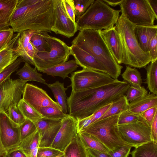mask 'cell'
Instances as JSON below:
<instances>
[{
	"instance_id": "6da1fadb",
	"label": "cell",
	"mask_w": 157,
	"mask_h": 157,
	"mask_svg": "<svg viewBox=\"0 0 157 157\" xmlns=\"http://www.w3.org/2000/svg\"><path fill=\"white\" fill-rule=\"evenodd\" d=\"M130 86L124 81L117 80L94 88L77 92L71 91L67 98L69 114L77 120L87 117L125 95Z\"/></svg>"
},
{
	"instance_id": "7a4b0ae2",
	"label": "cell",
	"mask_w": 157,
	"mask_h": 157,
	"mask_svg": "<svg viewBox=\"0 0 157 157\" xmlns=\"http://www.w3.org/2000/svg\"><path fill=\"white\" fill-rule=\"evenodd\" d=\"M53 22V0H18L10 26L17 33L30 29L51 33Z\"/></svg>"
},
{
	"instance_id": "3957f363",
	"label": "cell",
	"mask_w": 157,
	"mask_h": 157,
	"mask_svg": "<svg viewBox=\"0 0 157 157\" xmlns=\"http://www.w3.org/2000/svg\"><path fill=\"white\" fill-rule=\"evenodd\" d=\"M75 46L94 57L104 68L107 74L117 80L123 67L118 64L102 38L100 31L91 29L80 30L71 42Z\"/></svg>"
},
{
	"instance_id": "277c9868",
	"label": "cell",
	"mask_w": 157,
	"mask_h": 157,
	"mask_svg": "<svg viewBox=\"0 0 157 157\" xmlns=\"http://www.w3.org/2000/svg\"><path fill=\"white\" fill-rule=\"evenodd\" d=\"M115 26L121 41L124 57V64L130 67H145L151 61L149 52L140 47L134 33L135 25L126 18L123 13Z\"/></svg>"
},
{
	"instance_id": "5b68a950",
	"label": "cell",
	"mask_w": 157,
	"mask_h": 157,
	"mask_svg": "<svg viewBox=\"0 0 157 157\" xmlns=\"http://www.w3.org/2000/svg\"><path fill=\"white\" fill-rule=\"evenodd\" d=\"M120 10H115L102 0L94 1L81 16L76 17L78 30L91 29L106 30L114 26L119 17Z\"/></svg>"
},
{
	"instance_id": "8992f818",
	"label": "cell",
	"mask_w": 157,
	"mask_h": 157,
	"mask_svg": "<svg viewBox=\"0 0 157 157\" xmlns=\"http://www.w3.org/2000/svg\"><path fill=\"white\" fill-rule=\"evenodd\" d=\"M40 33L47 42L50 50L38 52L33 62L38 71L49 68L68 61L71 55V48L60 39L49 35L46 32Z\"/></svg>"
},
{
	"instance_id": "52a82bcc",
	"label": "cell",
	"mask_w": 157,
	"mask_h": 157,
	"mask_svg": "<svg viewBox=\"0 0 157 157\" xmlns=\"http://www.w3.org/2000/svg\"><path fill=\"white\" fill-rule=\"evenodd\" d=\"M120 114L95 121L81 132L95 137L109 150L127 145L122 141L119 133L118 121Z\"/></svg>"
},
{
	"instance_id": "ba28073f",
	"label": "cell",
	"mask_w": 157,
	"mask_h": 157,
	"mask_svg": "<svg viewBox=\"0 0 157 157\" xmlns=\"http://www.w3.org/2000/svg\"><path fill=\"white\" fill-rule=\"evenodd\" d=\"M119 5L121 13L136 26H153L157 19L148 0H123Z\"/></svg>"
},
{
	"instance_id": "9c48e42d",
	"label": "cell",
	"mask_w": 157,
	"mask_h": 157,
	"mask_svg": "<svg viewBox=\"0 0 157 157\" xmlns=\"http://www.w3.org/2000/svg\"><path fill=\"white\" fill-rule=\"evenodd\" d=\"M70 78L71 83L69 86L74 92L98 87L117 80L106 73L85 68L72 73Z\"/></svg>"
},
{
	"instance_id": "30bf717a",
	"label": "cell",
	"mask_w": 157,
	"mask_h": 157,
	"mask_svg": "<svg viewBox=\"0 0 157 157\" xmlns=\"http://www.w3.org/2000/svg\"><path fill=\"white\" fill-rule=\"evenodd\" d=\"M118 128L122 141L126 145L132 147H136L152 141L151 126L141 117L132 123L118 124Z\"/></svg>"
},
{
	"instance_id": "8fae6325",
	"label": "cell",
	"mask_w": 157,
	"mask_h": 157,
	"mask_svg": "<svg viewBox=\"0 0 157 157\" xmlns=\"http://www.w3.org/2000/svg\"><path fill=\"white\" fill-rule=\"evenodd\" d=\"M26 82L10 78L0 84V111L7 113L12 105L17 106Z\"/></svg>"
},
{
	"instance_id": "7c38bea8",
	"label": "cell",
	"mask_w": 157,
	"mask_h": 157,
	"mask_svg": "<svg viewBox=\"0 0 157 157\" xmlns=\"http://www.w3.org/2000/svg\"><path fill=\"white\" fill-rule=\"evenodd\" d=\"M53 6L54 22L51 31L68 38L73 36L78 31L77 25L67 14L62 0H53Z\"/></svg>"
},
{
	"instance_id": "4fadbf2b",
	"label": "cell",
	"mask_w": 157,
	"mask_h": 157,
	"mask_svg": "<svg viewBox=\"0 0 157 157\" xmlns=\"http://www.w3.org/2000/svg\"><path fill=\"white\" fill-rule=\"evenodd\" d=\"M22 99L37 112L41 107L51 106L62 110L60 106L41 88L32 84L26 83Z\"/></svg>"
},
{
	"instance_id": "5bb4252c",
	"label": "cell",
	"mask_w": 157,
	"mask_h": 157,
	"mask_svg": "<svg viewBox=\"0 0 157 157\" xmlns=\"http://www.w3.org/2000/svg\"><path fill=\"white\" fill-rule=\"evenodd\" d=\"M77 124V120L68 114L62 120L61 127L49 147L63 152L78 134Z\"/></svg>"
},
{
	"instance_id": "9a60e30c",
	"label": "cell",
	"mask_w": 157,
	"mask_h": 157,
	"mask_svg": "<svg viewBox=\"0 0 157 157\" xmlns=\"http://www.w3.org/2000/svg\"><path fill=\"white\" fill-rule=\"evenodd\" d=\"M19 126L12 121L7 113L0 111V134L6 151L18 147L21 142Z\"/></svg>"
},
{
	"instance_id": "2e32d148",
	"label": "cell",
	"mask_w": 157,
	"mask_h": 157,
	"mask_svg": "<svg viewBox=\"0 0 157 157\" xmlns=\"http://www.w3.org/2000/svg\"><path fill=\"white\" fill-rule=\"evenodd\" d=\"M34 123L39 133V147H50L61 127L62 120L42 118Z\"/></svg>"
},
{
	"instance_id": "e0dca14e",
	"label": "cell",
	"mask_w": 157,
	"mask_h": 157,
	"mask_svg": "<svg viewBox=\"0 0 157 157\" xmlns=\"http://www.w3.org/2000/svg\"><path fill=\"white\" fill-rule=\"evenodd\" d=\"M100 33L116 62L123 63L124 57L121 41L115 26L100 31Z\"/></svg>"
},
{
	"instance_id": "ac0fdd59",
	"label": "cell",
	"mask_w": 157,
	"mask_h": 157,
	"mask_svg": "<svg viewBox=\"0 0 157 157\" xmlns=\"http://www.w3.org/2000/svg\"><path fill=\"white\" fill-rule=\"evenodd\" d=\"M70 47L71 55L78 66L83 68L107 74L103 67L92 56L75 46L71 45Z\"/></svg>"
},
{
	"instance_id": "d6986e66",
	"label": "cell",
	"mask_w": 157,
	"mask_h": 157,
	"mask_svg": "<svg viewBox=\"0 0 157 157\" xmlns=\"http://www.w3.org/2000/svg\"><path fill=\"white\" fill-rule=\"evenodd\" d=\"M20 33L14 35L11 41L0 51V72L14 62L20 57L14 51L15 44Z\"/></svg>"
},
{
	"instance_id": "ffe728a7",
	"label": "cell",
	"mask_w": 157,
	"mask_h": 157,
	"mask_svg": "<svg viewBox=\"0 0 157 157\" xmlns=\"http://www.w3.org/2000/svg\"><path fill=\"white\" fill-rule=\"evenodd\" d=\"M78 67V65L75 60L72 59L43 70L40 72L52 77L58 76L64 79L69 77L68 75L76 70Z\"/></svg>"
},
{
	"instance_id": "44dd1931",
	"label": "cell",
	"mask_w": 157,
	"mask_h": 157,
	"mask_svg": "<svg viewBox=\"0 0 157 157\" xmlns=\"http://www.w3.org/2000/svg\"><path fill=\"white\" fill-rule=\"evenodd\" d=\"M155 106H157V95L149 93L144 97L129 103L128 110L133 113L140 115Z\"/></svg>"
},
{
	"instance_id": "7402d4cb",
	"label": "cell",
	"mask_w": 157,
	"mask_h": 157,
	"mask_svg": "<svg viewBox=\"0 0 157 157\" xmlns=\"http://www.w3.org/2000/svg\"><path fill=\"white\" fill-rule=\"evenodd\" d=\"M134 34L138 44L142 50L149 52L147 45L149 40L152 36L157 33V26H136L134 28Z\"/></svg>"
},
{
	"instance_id": "603a6c76",
	"label": "cell",
	"mask_w": 157,
	"mask_h": 157,
	"mask_svg": "<svg viewBox=\"0 0 157 157\" xmlns=\"http://www.w3.org/2000/svg\"><path fill=\"white\" fill-rule=\"evenodd\" d=\"M18 0H0V29L10 26Z\"/></svg>"
},
{
	"instance_id": "cb8c5ba5",
	"label": "cell",
	"mask_w": 157,
	"mask_h": 157,
	"mask_svg": "<svg viewBox=\"0 0 157 157\" xmlns=\"http://www.w3.org/2000/svg\"><path fill=\"white\" fill-rule=\"evenodd\" d=\"M47 86L51 90L56 102L60 106L62 111L67 114L68 109L66 91L68 88H65L63 83H61L59 81L53 83L48 84Z\"/></svg>"
},
{
	"instance_id": "d4e9b609",
	"label": "cell",
	"mask_w": 157,
	"mask_h": 157,
	"mask_svg": "<svg viewBox=\"0 0 157 157\" xmlns=\"http://www.w3.org/2000/svg\"><path fill=\"white\" fill-rule=\"evenodd\" d=\"M16 74L18 75L21 81L26 82L28 81H35L47 85L45 80L42 78V75L38 72L36 68L32 67L28 63L25 62L23 66L16 71Z\"/></svg>"
},
{
	"instance_id": "484cf974",
	"label": "cell",
	"mask_w": 157,
	"mask_h": 157,
	"mask_svg": "<svg viewBox=\"0 0 157 157\" xmlns=\"http://www.w3.org/2000/svg\"><path fill=\"white\" fill-rule=\"evenodd\" d=\"M63 152L65 157H88L89 155L78 133Z\"/></svg>"
},
{
	"instance_id": "4316f807",
	"label": "cell",
	"mask_w": 157,
	"mask_h": 157,
	"mask_svg": "<svg viewBox=\"0 0 157 157\" xmlns=\"http://www.w3.org/2000/svg\"><path fill=\"white\" fill-rule=\"evenodd\" d=\"M40 30L30 29L20 33L14 46V51L22 58L26 52L31 37Z\"/></svg>"
},
{
	"instance_id": "83f0119b",
	"label": "cell",
	"mask_w": 157,
	"mask_h": 157,
	"mask_svg": "<svg viewBox=\"0 0 157 157\" xmlns=\"http://www.w3.org/2000/svg\"><path fill=\"white\" fill-rule=\"evenodd\" d=\"M40 144L39 133L37 130L33 133L21 141L17 147L23 152L26 157H31L34 149Z\"/></svg>"
},
{
	"instance_id": "f1b7e54d",
	"label": "cell",
	"mask_w": 157,
	"mask_h": 157,
	"mask_svg": "<svg viewBox=\"0 0 157 157\" xmlns=\"http://www.w3.org/2000/svg\"><path fill=\"white\" fill-rule=\"evenodd\" d=\"M78 133L86 149L89 148L108 153L109 150L95 137L85 132H80Z\"/></svg>"
},
{
	"instance_id": "f546056e",
	"label": "cell",
	"mask_w": 157,
	"mask_h": 157,
	"mask_svg": "<svg viewBox=\"0 0 157 157\" xmlns=\"http://www.w3.org/2000/svg\"><path fill=\"white\" fill-rule=\"evenodd\" d=\"M129 104L125 95L120 98L113 102L106 111L96 121L121 113L127 110Z\"/></svg>"
},
{
	"instance_id": "4dcf8cb0",
	"label": "cell",
	"mask_w": 157,
	"mask_h": 157,
	"mask_svg": "<svg viewBox=\"0 0 157 157\" xmlns=\"http://www.w3.org/2000/svg\"><path fill=\"white\" fill-rule=\"evenodd\" d=\"M132 157H157V143L152 141L135 147Z\"/></svg>"
},
{
	"instance_id": "1f68e13d",
	"label": "cell",
	"mask_w": 157,
	"mask_h": 157,
	"mask_svg": "<svg viewBox=\"0 0 157 157\" xmlns=\"http://www.w3.org/2000/svg\"><path fill=\"white\" fill-rule=\"evenodd\" d=\"M146 67V78L145 83L150 92L157 94V60L150 62Z\"/></svg>"
},
{
	"instance_id": "d6a6232c",
	"label": "cell",
	"mask_w": 157,
	"mask_h": 157,
	"mask_svg": "<svg viewBox=\"0 0 157 157\" xmlns=\"http://www.w3.org/2000/svg\"><path fill=\"white\" fill-rule=\"evenodd\" d=\"M124 81L130 86L135 87L141 86L142 79L141 74L136 68H132L128 66H126V68L121 75Z\"/></svg>"
},
{
	"instance_id": "836d02e7",
	"label": "cell",
	"mask_w": 157,
	"mask_h": 157,
	"mask_svg": "<svg viewBox=\"0 0 157 157\" xmlns=\"http://www.w3.org/2000/svg\"><path fill=\"white\" fill-rule=\"evenodd\" d=\"M111 103L105 106L87 117L77 120L78 132L81 131L99 119L110 107Z\"/></svg>"
},
{
	"instance_id": "e575fe53",
	"label": "cell",
	"mask_w": 157,
	"mask_h": 157,
	"mask_svg": "<svg viewBox=\"0 0 157 157\" xmlns=\"http://www.w3.org/2000/svg\"><path fill=\"white\" fill-rule=\"evenodd\" d=\"M37 112L43 118L53 120H62L68 114L64 113L61 109L51 106L41 107Z\"/></svg>"
},
{
	"instance_id": "d590c367",
	"label": "cell",
	"mask_w": 157,
	"mask_h": 157,
	"mask_svg": "<svg viewBox=\"0 0 157 157\" xmlns=\"http://www.w3.org/2000/svg\"><path fill=\"white\" fill-rule=\"evenodd\" d=\"M17 106L26 118L33 122H37L43 118L40 114L21 99Z\"/></svg>"
},
{
	"instance_id": "8d00e7d4",
	"label": "cell",
	"mask_w": 157,
	"mask_h": 157,
	"mask_svg": "<svg viewBox=\"0 0 157 157\" xmlns=\"http://www.w3.org/2000/svg\"><path fill=\"white\" fill-rule=\"evenodd\" d=\"M41 31H40L33 35L30 41L38 52H48L50 48L47 42L41 33Z\"/></svg>"
},
{
	"instance_id": "74e56055",
	"label": "cell",
	"mask_w": 157,
	"mask_h": 157,
	"mask_svg": "<svg viewBox=\"0 0 157 157\" xmlns=\"http://www.w3.org/2000/svg\"><path fill=\"white\" fill-rule=\"evenodd\" d=\"M148 93L147 90L143 86L135 87L130 86L125 95L128 102H130L144 97Z\"/></svg>"
},
{
	"instance_id": "f35d334b",
	"label": "cell",
	"mask_w": 157,
	"mask_h": 157,
	"mask_svg": "<svg viewBox=\"0 0 157 157\" xmlns=\"http://www.w3.org/2000/svg\"><path fill=\"white\" fill-rule=\"evenodd\" d=\"M19 133L21 142L37 130L34 122L27 119L19 125Z\"/></svg>"
},
{
	"instance_id": "ab89813d",
	"label": "cell",
	"mask_w": 157,
	"mask_h": 157,
	"mask_svg": "<svg viewBox=\"0 0 157 157\" xmlns=\"http://www.w3.org/2000/svg\"><path fill=\"white\" fill-rule=\"evenodd\" d=\"M25 62L23 58L19 57L13 63L0 72V84L10 78L11 74L16 71L21 63Z\"/></svg>"
},
{
	"instance_id": "60d3db41",
	"label": "cell",
	"mask_w": 157,
	"mask_h": 157,
	"mask_svg": "<svg viewBox=\"0 0 157 157\" xmlns=\"http://www.w3.org/2000/svg\"><path fill=\"white\" fill-rule=\"evenodd\" d=\"M6 113L10 119L19 126L26 119L17 106H11Z\"/></svg>"
},
{
	"instance_id": "b9f144b4",
	"label": "cell",
	"mask_w": 157,
	"mask_h": 157,
	"mask_svg": "<svg viewBox=\"0 0 157 157\" xmlns=\"http://www.w3.org/2000/svg\"><path fill=\"white\" fill-rule=\"evenodd\" d=\"M14 32L12 29L9 27L0 29V51L11 41L13 36Z\"/></svg>"
},
{
	"instance_id": "7bdbcfd3",
	"label": "cell",
	"mask_w": 157,
	"mask_h": 157,
	"mask_svg": "<svg viewBox=\"0 0 157 157\" xmlns=\"http://www.w3.org/2000/svg\"><path fill=\"white\" fill-rule=\"evenodd\" d=\"M94 0H73L76 17L82 15Z\"/></svg>"
},
{
	"instance_id": "ee69618b",
	"label": "cell",
	"mask_w": 157,
	"mask_h": 157,
	"mask_svg": "<svg viewBox=\"0 0 157 157\" xmlns=\"http://www.w3.org/2000/svg\"><path fill=\"white\" fill-rule=\"evenodd\" d=\"M140 115L133 113L128 110L121 113L118 121V124H126L132 123L139 120Z\"/></svg>"
},
{
	"instance_id": "f6af8a7d",
	"label": "cell",
	"mask_w": 157,
	"mask_h": 157,
	"mask_svg": "<svg viewBox=\"0 0 157 157\" xmlns=\"http://www.w3.org/2000/svg\"><path fill=\"white\" fill-rule=\"evenodd\" d=\"M63 153L64 152L51 147H39L37 157H56Z\"/></svg>"
},
{
	"instance_id": "bcb514c9",
	"label": "cell",
	"mask_w": 157,
	"mask_h": 157,
	"mask_svg": "<svg viewBox=\"0 0 157 157\" xmlns=\"http://www.w3.org/2000/svg\"><path fill=\"white\" fill-rule=\"evenodd\" d=\"M157 33L153 35L149 39L147 45L148 52L151 58V62L157 60Z\"/></svg>"
},
{
	"instance_id": "7dc6e473",
	"label": "cell",
	"mask_w": 157,
	"mask_h": 157,
	"mask_svg": "<svg viewBox=\"0 0 157 157\" xmlns=\"http://www.w3.org/2000/svg\"><path fill=\"white\" fill-rule=\"evenodd\" d=\"M132 147L125 145L112 150H110L108 153L111 157H128L130 153Z\"/></svg>"
},
{
	"instance_id": "c3c4849f",
	"label": "cell",
	"mask_w": 157,
	"mask_h": 157,
	"mask_svg": "<svg viewBox=\"0 0 157 157\" xmlns=\"http://www.w3.org/2000/svg\"><path fill=\"white\" fill-rule=\"evenodd\" d=\"M37 53L38 51L36 49L30 41L26 53L23 58L25 62L34 66L33 59Z\"/></svg>"
},
{
	"instance_id": "681fc988",
	"label": "cell",
	"mask_w": 157,
	"mask_h": 157,
	"mask_svg": "<svg viewBox=\"0 0 157 157\" xmlns=\"http://www.w3.org/2000/svg\"><path fill=\"white\" fill-rule=\"evenodd\" d=\"M66 13L69 17L75 23V13L73 0H62Z\"/></svg>"
},
{
	"instance_id": "f907efd6",
	"label": "cell",
	"mask_w": 157,
	"mask_h": 157,
	"mask_svg": "<svg viewBox=\"0 0 157 157\" xmlns=\"http://www.w3.org/2000/svg\"><path fill=\"white\" fill-rule=\"evenodd\" d=\"M157 114V106H155L145 110L140 115L151 126L155 117Z\"/></svg>"
},
{
	"instance_id": "816d5d0a",
	"label": "cell",
	"mask_w": 157,
	"mask_h": 157,
	"mask_svg": "<svg viewBox=\"0 0 157 157\" xmlns=\"http://www.w3.org/2000/svg\"><path fill=\"white\" fill-rule=\"evenodd\" d=\"M3 157H26L17 147L6 151Z\"/></svg>"
},
{
	"instance_id": "f5cc1de1",
	"label": "cell",
	"mask_w": 157,
	"mask_h": 157,
	"mask_svg": "<svg viewBox=\"0 0 157 157\" xmlns=\"http://www.w3.org/2000/svg\"><path fill=\"white\" fill-rule=\"evenodd\" d=\"M151 132L152 141L157 143V114L155 115L151 126Z\"/></svg>"
},
{
	"instance_id": "db71d44e",
	"label": "cell",
	"mask_w": 157,
	"mask_h": 157,
	"mask_svg": "<svg viewBox=\"0 0 157 157\" xmlns=\"http://www.w3.org/2000/svg\"><path fill=\"white\" fill-rule=\"evenodd\" d=\"M87 152L92 157H111L108 153L103 152L91 148H86Z\"/></svg>"
},
{
	"instance_id": "11a10c76",
	"label": "cell",
	"mask_w": 157,
	"mask_h": 157,
	"mask_svg": "<svg viewBox=\"0 0 157 157\" xmlns=\"http://www.w3.org/2000/svg\"><path fill=\"white\" fill-rule=\"evenodd\" d=\"M107 5H109L113 7H115L119 5L123 0H102Z\"/></svg>"
},
{
	"instance_id": "9f6ffc18",
	"label": "cell",
	"mask_w": 157,
	"mask_h": 157,
	"mask_svg": "<svg viewBox=\"0 0 157 157\" xmlns=\"http://www.w3.org/2000/svg\"><path fill=\"white\" fill-rule=\"evenodd\" d=\"M149 3L156 15H157V0H148Z\"/></svg>"
},
{
	"instance_id": "6f0895ef",
	"label": "cell",
	"mask_w": 157,
	"mask_h": 157,
	"mask_svg": "<svg viewBox=\"0 0 157 157\" xmlns=\"http://www.w3.org/2000/svg\"><path fill=\"white\" fill-rule=\"evenodd\" d=\"M6 151L4 149L2 143L0 134V157H3Z\"/></svg>"
},
{
	"instance_id": "680465c9",
	"label": "cell",
	"mask_w": 157,
	"mask_h": 157,
	"mask_svg": "<svg viewBox=\"0 0 157 157\" xmlns=\"http://www.w3.org/2000/svg\"><path fill=\"white\" fill-rule=\"evenodd\" d=\"M39 147V146H38L34 149L32 153L31 157H37Z\"/></svg>"
},
{
	"instance_id": "91938a15",
	"label": "cell",
	"mask_w": 157,
	"mask_h": 157,
	"mask_svg": "<svg viewBox=\"0 0 157 157\" xmlns=\"http://www.w3.org/2000/svg\"><path fill=\"white\" fill-rule=\"evenodd\" d=\"M56 157H65L64 156V153L61 154Z\"/></svg>"
},
{
	"instance_id": "94428289",
	"label": "cell",
	"mask_w": 157,
	"mask_h": 157,
	"mask_svg": "<svg viewBox=\"0 0 157 157\" xmlns=\"http://www.w3.org/2000/svg\"><path fill=\"white\" fill-rule=\"evenodd\" d=\"M88 157H92L91 155H89Z\"/></svg>"
}]
</instances>
